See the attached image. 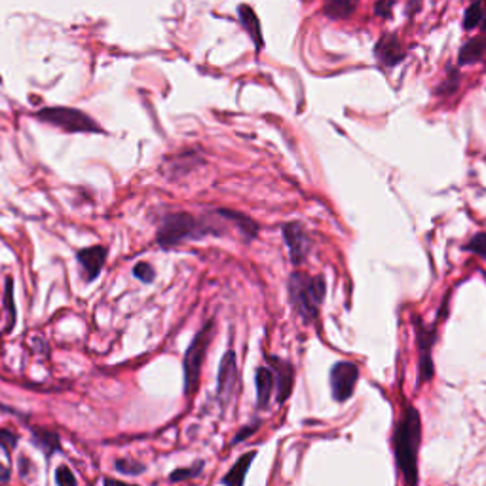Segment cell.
<instances>
[{
    "label": "cell",
    "mask_w": 486,
    "mask_h": 486,
    "mask_svg": "<svg viewBox=\"0 0 486 486\" xmlns=\"http://www.w3.org/2000/svg\"><path fill=\"white\" fill-rule=\"evenodd\" d=\"M201 468H204V463H196V466H192V468L175 469L173 473L169 475V480H171V482H182V480L194 479V477H198V475H200Z\"/></svg>",
    "instance_id": "cell-21"
},
{
    "label": "cell",
    "mask_w": 486,
    "mask_h": 486,
    "mask_svg": "<svg viewBox=\"0 0 486 486\" xmlns=\"http://www.w3.org/2000/svg\"><path fill=\"white\" fill-rule=\"evenodd\" d=\"M114 468H116L118 473L137 477V475H141L144 471V463H141L135 458H118V460L114 461Z\"/></svg>",
    "instance_id": "cell-20"
},
{
    "label": "cell",
    "mask_w": 486,
    "mask_h": 486,
    "mask_svg": "<svg viewBox=\"0 0 486 486\" xmlns=\"http://www.w3.org/2000/svg\"><path fill=\"white\" fill-rule=\"evenodd\" d=\"M56 482L59 486H65V485H76L78 480H76L75 473H73L67 466H59L56 471Z\"/></svg>",
    "instance_id": "cell-26"
},
{
    "label": "cell",
    "mask_w": 486,
    "mask_h": 486,
    "mask_svg": "<svg viewBox=\"0 0 486 486\" xmlns=\"http://www.w3.org/2000/svg\"><path fill=\"white\" fill-rule=\"evenodd\" d=\"M266 363H268L272 370L275 374V399L278 403H285L289 399V395L293 392V384H294V368L293 365L285 359L275 356H268L266 357Z\"/></svg>",
    "instance_id": "cell-8"
},
{
    "label": "cell",
    "mask_w": 486,
    "mask_h": 486,
    "mask_svg": "<svg viewBox=\"0 0 486 486\" xmlns=\"http://www.w3.org/2000/svg\"><path fill=\"white\" fill-rule=\"evenodd\" d=\"M37 118L44 124L56 125L69 133H99L101 125L89 114L70 106H46L38 111Z\"/></svg>",
    "instance_id": "cell-4"
},
{
    "label": "cell",
    "mask_w": 486,
    "mask_h": 486,
    "mask_svg": "<svg viewBox=\"0 0 486 486\" xmlns=\"http://www.w3.org/2000/svg\"><path fill=\"white\" fill-rule=\"evenodd\" d=\"M466 249L475 253V255H479L480 258H485L486 261V232H480V234L471 237V242L466 245Z\"/></svg>",
    "instance_id": "cell-24"
},
{
    "label": "cell",
    "mask_w": 486,
    "mask_h": 486,
    "mask_svg": "<svg viewBox=\"0 0 486 486\" xmlns=\"http://www.w3.org/2000/svg\"><path fill=\"white\" fill-rule=\"evenodd\" d=\"M420 4L422 0H409V15H414L420 10Z\"/></svg>",
    "instance_id": "cell-30"
},
{
    "label": "cell",
    "mask_w": 486,
    "mask_h": 486,
    "mask_svg": "<svg viewBox=\"0 0 486 486\" xmlns=\"http://www.w3.org/2000/svg\"><path fill=\"white\" fill-rule=\"evenodd\" d=\"M237 386V357L234 349H228L223 359H220V368H218V384L217 395L220 405L226 406L234 397Z\"/></svg>",
    "instance_id": "cell-6"
},
{
    "label": "cell",
    "mask_w": 486,
    "mask_h": 486,
    "mask_svg": "<svg viewBox=\"0 0 486 486\" xmlns=\"http://www.w3.org/2000/svg\"><path fill=\"white\" fill-rule=\"evenodd\" d=\"M18 444V435L10 430H0V449L4 452H12Z\"/></svg>",
    "instance_id": "cell-25"
},
{
    "label": "cell",
    "mask_w": 486,
    "mask_h": 486,
    "mask_svg": "<svg viewBox=\"0 0 486 486\" xmlns=\"http://www.w3.org/2000/svg\"><path fill=\"white\" fill-rule=\"evenodd\" d=\"M4 306H6L8 319H10V323H8L6 330H12L13 325H15V302H13V278L12 275H8L6 280H4Z\"/></svg>",
    "instance_id": "cell-19"
},
{
    "label": "cell",
    "mask_w": 486,
    "mask_h": 486,
    "mask_svg": "<svg viewBox=\"0 0 486 486\" xmlns=\"http://www.w3.org/2000/svg\"><path fill=\"white\" fill-rule=\"evenodd\" d=\"M393 4H395L393 0H378V2L374 4V13L380 15V18H390V15H392Z\"/></svg>",
    "instance_id": "cell-27"
},
{
    "label": "cell",
    "mask_w": 486,
    "mask_h": 486,
    "mask_svg": "<svg viewBox=\"0 0 486 486\" xmlns=\"http://www.w3.org/2000/svg\"><path fill=\"white\" fill-rule=\"evenodd\" d=\"M256 405L258 409H268L270 406V399L274 395V387H275V374L272 370V367H262L256 368Z\"/></svg>",
    "instance_id": "cell-12"
},
{
    "label": "cell",
    "mask_w": 486,
    "mask_h": 486,
    "mask_svg": "<svg viewBox=\"0 0 486 486\" xmlns=\"http://www.w3.org/2000/svg\"><path fill=\"white\" fill-rule=\"evenodd\" d=\"M357 6V0H325L323 12L330 19H348L354 15Z\"/></svg>",
    "instance_id": "cell-16"
},
{
    "label": "cell",
    "mask_w": 486,
    "mask_h": 486,
    "mask_svg": "<svg viewBox=\"0 0 486 486\" xmlns=\"http://www.w3.org/2000/svg\"><path fill=\"white\" fill-rule=\"evenodd\" d=\"M133 275L139 281H143V283H152L154 278H156V272H154L152 264H149V262H137L135 268H133Z\"/></svg>",
    "instance_id": "cell-22"
},
{
    "label": "cell",
    "mask_w": 486,
    "mask_h": 486,
    "mask_svg": "<svg viewBox=\"0 0 486 486\" xmlns=\"http://www.w3.org/2000/svg\"><path fill=\"white\" fill-rule=\"evenodd\" d=\"M283 237H285L287 249L291 255V262L293 264H302L308 258L310 251H312V242L306 234L300 223H289L283 226Z\"/></svg>",
    "instance_id": "cell-7"
},
{
    "label": "cell",
    "mask_w": 486,
    "mask_h": 486,
    "mask_svg": "<svg viewBox=\"0 0 486 486\" xmlns=\"http://www.w3.org/2000/svg\"><path fill=\"white\" fill-rule=\"evenodd\" d=\"M76 261L82 268V280L86 283H92L99 278L101 270L105 266L106 249L103 245H94V247H86V249L78 251Z\"/></svg>",
    "instance_id": "cell-9"
},
{
    "label": "cell",
    "mask_w": 486,
    "mask_h": 486,
    "mask_svg": "<svg viewBox=\"0 0 486 486\" xmlns=\"http://www.w3.org/2000/svg\"><path fill=\"white\" fill-rule=\"evenodd\" d=\"M258 425H261V422H255V424H249V425H245L239 433H237L236 437H234V441H232V444H239V443H243L245 439L249 435H253L256 430H258Z\"/></svg>",
    "instance_id": "cell-28"
},
{
    "label": "cell",
    "mask_w": 486,
    "mask_h": 486,
    "mask_svg": "<svg viewBox=\"0 0 486 486\" xmlns=\"http://www.w3.org/2000/svg\"><path fill=\"white\" fill-rule=\"evenodd\" d=\"M458 82H460V75H458V70H450L449 76L444 78L443 84L437 87V94L439 95L454 94L456 89H458Z\"/></svg>",
    "instance_id": "cell-23"
},
{
    "label": "cell",
    "mask_w": 486,
    "mask_h": 486,
    "mask_svg": "<svg viewBox=\"0 0 486 486\" xmlns=\"http://www.w3.org/2000/svg\"><path fill=\"white\" fill-rule=\"evenodd\" d=\"M6 480H10V468L0 463V482H6Z\"/></svg>",
    "instance_id": "cell-31"
},
{
    "label": "cell",
    "mask_w": 486,
    "mask_h": 486,
    "mask_svg": "<svg viewBox=\"0 0 486 486\" xmlns=\"http://www.w3.org/2000/svg\"><path fill=\"white\" fill-rule=\"evenodd\" d=\"M213 338V321H207L200 329V332L194 337V340L188 346L187 354H185V363H182V373H185V395L188 399H192L194 393L198 390V382H200V373L204 359H206L207 348L211 344Z\"/></svg>",
    "instance_id": "cell-3"
},
{
    "label": "cell",
    "mask_w": 486,
    "mask_h": 486,
    "mask_svg": "<svg viewBox=\"0 0 486 486\" xmlns=\"http://www.w3.org/2000/svg\"><path fill=\"white\" fill-rule=\"evenodd\" d=\"M486 51V44L482 38H473L469 40L468 44H463L460 50V56H458V63L460 65H471V63H477L482 59Z\"/></svg>",
    "instance_id": "cell-17"
},
{
    "label": "cell",
    "mask_w": 486,
    "mask_h": 486,
    "mask_svg": "<svg viewBox=\"0 0 486 486\" xmlns=\"http://www.w3.org/2000/svg\"><path fill=\"white\" fill-rule=\"evenodd\" d=\"M422 439L420 414L414 406H409L401 418L399 425L393 435L395 460L397 468L405 477L406 485H418V449Z\"/></svg>",
    "instance_id": "cell-1"
},
{
    "label": "cell",
    "mask_w": 486,
    "mask_h": 486,
    "mask_svg": "<svg viewBox=\"0 0 486 486\" xmlns=\"http://www.w3.org/2000/svg\"><path fill=\"white\" fill-rule=\"evenodd\" d=\"M237 13H239V21H242L243 29L247 31L251 40L255 42V48L256 50H261L262 46H264V40H262L261 21L256 18L255 10L247 6V4H242V6L237 8Z\"/></svg>",
    "instance_id": "cell-13"
},
{
    "label": "cell",
    "mask_w": 486,
    "mask_h": 486,
    "mask_svg": "<svg viewBox=\"0 0 486 486\" xmlns=\"http://www.w3.org/2000/svg\"><path fill=\"white\" fill-rule=\"evenodd\" d=\"M485 19V0H475L473 4L466 10V15H463V27L466 29H475L479 27Z\"/></svg>",
    "instance_id": "cell-18"
},
{
    "label": "cell",
    "mask_w": 486,
    "mask_h": 486,
    "mask_svg": "<svg viewBox=\"0 0 486 486\" xmlns=\"http://www.w3.org/2000/svg\"><path fill=\"white\" fill-rule=\"evenodd\" d=\"M29 463H31V461H29V458H25V456L19 460V473H21V477H27V473H29V471H27Z\"/></svg>",
    "instance_id": "cell-29"
},
{
    "label": "cell",
    "mask_w": 486,
    "mask_h": 486,
    "mask_svg": "<svg viewBox=\"0 0 486 486\" xmlns=\"http://www.w3.org/2000/svg\"><path fill=\"white\" fill-rule=\"evenodd\" d=\"M256 452H247V454H243L239 460L232 466V469L228 471V473L223 477V485H234V486H239L245 482V475H247V469H249V466L253 463V460H255Z\"/></svg>",
    "instance_id": "cell-15"
},
{
    "label": "cell",
    "mask_w": 486,
    "mask_h": 486,
    "mask_svg": "<svg viewBox=\"0 0 486 486\" xmlns=\"http://www.w3.org/2000/svg\"><path fill=\"white\" fill-rule=\"evenodd\" d=\"M485 32H486V21H485Z\"/></svg>",
    "instance_id": "cell-32"
},
{
    "label": "cell",
    "mask_w": 486,
    "mask_h": 486,
    "mask_svg": "<svg viewBox=\"0 0 486 486\" xmlns=\"http://www.w3.org/2000/svg\"><path fill=\"white\" fill-rule=\"evenodd\" d=\"M357 378H359V368L356 363L340 361L337 363L332 370H330V390H332V397L338 403H344L351 397V393L356 390Z\"/></svg>",
    "instance_id": "cell-5"
},
{
    "label": "cell",
    "mask_w": 486,
    "mask_h": 486,
    "mask_svg": "<svg viewBox=\"0 0 486 486\" xmlns=\"http://www.w3.org/2000/svg\"><path fill=\"white\" fill-rule=\"evenodd\" d=\"M325 278L323 275H308L294 272L289 278V299L294 312L299 313L302 321L310 323L318 318L319 306L325 299Z\"/></svg>",
    "instance_id": "cell-2"
},
{
    "label": "cell",
    "mask_w": 486,
    "mask_h": 486,
    "mask_svg": "<svg viewBox=\"0 0 486 486\" xmlns=\"http://www.w3.org/2000/svg\"><path fill=\"white\" fill-rule=\"evenodd\" d=\"M374 54L384 67H395L405 59V48L395 35H384L376 44Z\"/></svg>",
    "instance_id": "cell-11"
},
{
    "label": "cell",
    "mask_w": 486,
    "mask_h": 486,
    "mask_svg": "<svg viewBox=\"0 0 486 486\" xmlns=\"http://www.w3.org/2000/svg\"><path fill=\"white\" fill-rule=\"evenodd\" d=\"M418 348H420V384L428 382L433 376V361H431V346L435 340L433 329L416 323Z\"/></svg>",
    "instance_id": "cell-10"
},
{
    "label": "cell",
    "mask_w": 486,
    "mask_h": 486,
    "mask_svg": "<svg viewBox=\"0 0 486 486\" xmlns=\"http://www.w3.org/2000/svg\"><path fill=\"white\" fill-rule=\"evenodd\" d=\"M32 443L42 450L46 458H50L54 452L61 449L59 435H57L56 431L46 430V428H32Z\"/></svg>",
    "instance_id": "cell-14"
}]
</instances>
